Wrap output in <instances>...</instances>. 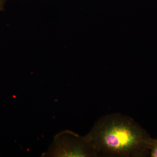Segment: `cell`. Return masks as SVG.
Wrapping results in <instances>:
<instances>
[{"mask_svg":"<svg viewBox=\"0 0 157 157\" xmlns=\"http://www.w3.org/2000/svg\"><path fill=\"white\" fill-rule=\"evenodd\" d=\"M149 153L151 157H157V138L155 139L152 138L150 146Z\"/></svg>","mask_w":157,"mask_h":157,"instance_id":"3","label":"cell"},{"mask_svg":"<svg viewBox=\"0 0 157 157\" xmlns=\"http://www.w3.org/2000/svg\"><path fill=\"white\" fill-rule=\"evenodd\" d=\"M7 0H0V11H3L5 8Z\"/></svg>","mask_w":157,"mask_h":157,"instance_id":"4","label":"cell"},{"mask_svg":"<svg viewBox=\"0 0 157 157\" xmlns=\"http://www.w3.org/2000/svg\"><path fill=\"white\" fill-rule=\"evenodd\" d=\"M86 136L98 156H144L149 152L152 139L133 119L120 113L101 117Z\"/></svg>","mask_w":157,"mask_h":157,"instance_id":"1","label":"cell"},{"mask_svg":"<svg viewBox=\"0 0 157 157\" xmlns=\"http://www.w3.org/2000/svg\"><path fill=\"white\" fill-rule=\"evenodd\" d=\"M48 157H98L95 147L86 136L82 137L74 132L65 131L55 137L48 151Z\"/></svg>","mask_w":157,"mask_h":157,"instance_id":"2","label":"cell"}]
</instances>
